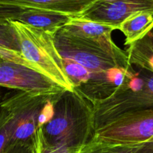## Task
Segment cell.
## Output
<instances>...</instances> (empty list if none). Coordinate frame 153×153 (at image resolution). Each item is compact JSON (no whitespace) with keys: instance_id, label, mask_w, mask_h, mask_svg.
<instances>
[{"instance_id":"10","label":"cell","mask_w":153,"mask_h":153,"mask_svg":"<svg viewBox=\"0 0 153 153\" xmlns=\"http://www.w3.org/2000/svg\"><path fill=\"white\" fill-rule=\"evenodd\" d=\"M136 70L114 67L91 76L87 83L74 89L91 103L110 98L128 88Z\"/></svg>"},{"instance_id":"1","label":"cell","mask_w":153,"mask_h":153,"mask_svg":"<svg viewBox=\"0 0 153 153\" xmlns=\"http://www.w3.org/2000/svg\"><path fill=\"white\" fill-rule=\"evenodd\" d=\"M39 128L44 143L80 149L93 136V106L75 89L63 90L56 98L53 117Z\"/></svg>"},{"instance_id":"4","label":"cell","mask_w":153,"mask_h":153,"mask_svg":"<svg viewBox=\"0 0 153 153\" xmlns=\"http://www.w3.org/2000/svg\"><path fill=\"white\" fill-rule=\"evenodd\" d=\"M140 69L143 80L137 88L125 89L107 99L92 103L95 130L123 113L153 108V73Z\"/></svg>"},{"instance_id":"20","label":"cell","mask_w":153,"mask_h":153,"mask_svg":"<svg viewBox=\"0 0 153 153\" xmlns=\"http://www.w3.org/2000/svg\"><path fill=\"white\" fill-rule=\"evenodd\" d=\"M38 150H39V153H77L80 149L65 146H50L44 143L41 139V131L39 128Z\"/></svg>"},{"instance_id":"12","label":"cell","mask_w":153,"mask_h":153,"mask_svg":"<svg viewBox=\"0 0 153 153\" xmlns=\"http://www.w3.org/2000/svg\"><path fill=\"white\" fill-rule=\"evenodd\" d=\"M73 17L63 13L37 8H19L14 20L56 33L65 26Z\"/></svg>"},{"instance_id":"21","label":"cell","mask_w":153,"mask_h":153,"mask_svg":"<svg viewBox=\"0 0 153 153\" xmlns=\"http://www.w3.org/2000/svg\"><path fill=\"white\" fill-rule=\"evenodd\" d=\"M135 153H153V141L143 143Z\"/></svg>"},{"instance_id":"6","label":"cell","mask_w":153,"mask_h":153,"mask_svg":"<svg viewBox=\"0 0 153 153\" xmlns=\"http://www.w3.org/2000/svg\"><path fill=\"white\" fill-rule=\"evenodd\" d=\"M54 43L62 58L76 62L92 75L120 67L104 51L83 38L68 33L62 28L54 34Z\"/></svg>"},{"instance_id":"22","label":"cell","mask_w":153,"mask_h":153,"mask_svg":"<svg viewBox=\"0 0 153 153\" xmlns=\"http://www.w3.org/2000/svg\"><path fill=\"white\" fill-rule=\"evenodd\" d=\"M6 8L4 5H0V23H4L5 22V16Z\"/></svg>"},{"instance_id":"15","label":"cell","mask_w":153,"mask_h":153,"mask_svg":"<svg viewBox=\"0 0 153 153\" xmlns=\"http://www.w3.org/2000/svg\"><path fill=\"white\" fill-rule=\"evenodd\" d=\"M20 53L18 38L13 26L9 21L0 23V58L15 62L20 57Z\"/></svg>"},{"instance_id":"8","label":"cell","mask_w":153,"mask_h":153,"mask_svg":"<svg viewBox=\"0 0 153 153\" xmlns=\"http://www.w3.org/2000/svg\"><path fill=\"white\" fill-rule=\"evenodd\" d=\"M62 29L104 51L120 67L128 70L134 69V66L129 63L127 52L119 48L112 39V32L117 30L115 26L75 17H72Z\"/></svg>"},{"instance_id":"13","label":"cell","mask_w":153,"mask_h":153,"mask_svg":"<svg viewBox=\"0 0 153 153\" xmlns=\"http://www.w3.org/2000/svg\"><path fill=\"white\" fill-rule=\"evenodd\" d=\"M118 30L126 37V46L135 43L153 30V11L137 13L128 17L119 26Z\"/></svg>"},{"instance_id":"2","label":"cell","mask_w":153,"mask_h":153,"mask_svg":"<svg viewBox=\"0 0 153 153\" xmlns=\"http://www.w3.org/2000/svg\"><path fill=\"white\" fill-rule=\"evenodd\" d=\"M15 30L23 58L65 90H74L68 78L62 57L54 43V34L26 25L17 20H8Z\"/></svg>"},{"instance_id":"3","label":"cell","mask_w":153,"mask_h":153,"mask_svg":"<svg viewBox=\"0 0 153 153\" xmlns=\"http://www.w3.org/2000/svg\"><path fill=\"white\" fill-rule=\"evenodd\" d=\"M153 138V108L123 113L94 131L92 140L111 144H136Z\"/></svg>"},{"instance_id":"23","label":"cell","mask_w":153,"mask_h":153,"mask_svg":"<svg viewBox=\"0 0 153 153\" xmlns=\"http://www.w3.org/2000/svg\"><path fill=\"white\" fill-rule=\"evenodd\" d=\"M152 140V141H153V138H152V140ZM151 140H150V141H151Z\"/></svg>"},{"instance_id":"9","label":"cell","mask_w":153,"mask_h":153,"mask_svg":"<svg viewBox=\"0 0 153 153\" xmlns=\"http://www.w3.org/2000/svg\"><path fill=\"white\" fill-rule=\"evenodd\" d=\"M153 11V0H97L79 17L118 27L135 14Z\"/></svg>"},{"instance_id":"16","label":"cell","mask_w":153,"mask_h":153,"mask_svg":"<svg viewBox=\"0 0 153 153\" xmlns=\"http://www.w3.org/2000/svg\"><path fill=\"white\" fill-rule=\"evenodd\" d=\"M143 143L111 144L90 140L77 153H135Z\"/></svg>"},{"instance_id":"19","label":"cell","mask_w":153,"mask_h":153,"mask_svg":"<svg viewBox=\"0 0 153 153\" xmlns=\"http://www.w3.org/2000/svg\"><path fill=\"white\" fill-rule=\"evenodd\" d=\"M38 143H39V128L37 131L33 144L17 143L10 145L7 147L5 153H39Z\"/></svg>"},{"instance_id":"7","label":"cell","mask_w":153,"mask_h":153,"mask_svg":"<svg viewBox=\"0 0 153 153\" xmlns=\"http://www.w3.org/2000/svg\"><path fill=\"white\" fill-rule=\"evenodd\" d=\"M0 86L33 95H55L65 90L42 72L1 58Z\"/></svg>"},{"instance_id":"14","label":"cell","mask_w":153,"mask_h":153,"mask_svg":"<svg viewBox=\"0 0 153 153\" xmlns=\"http://www.w3.org/2000/svg\"><path fill=\"white\" fill-rule=\"evenodd\" d=\"M129 63L138 68L145 69L153 73V32L135 43L126 50Z\"/></svg>"},{"instance_id":"11","label":"cell","mask_w":153,"mask_h":153,"mask_svg":"<svg viewBox=\"0 0 153 153\" xmlns=\"http://www.w3.org/2000/svg\"><path fill=\"white\" fill-rule=\"evenodd\" d=\"M97 0H0V5L56 11L75 17Z\"/></svg>"},{"instance_id":"18","label":"cell","mask_w":153,"mask_h":153,"mask_svg":"<svg viewBox=\"0 0 153 153\" xmlns=\"http://www.w3.org/2000/svg\"><path fill=\"white\" fill-rule=\"evenodd\" d=\"M13 126L11 113L0 107V153H5L9 143Z\"/></svg>"},{"instance_id":"5","label":"cell","mask_w":153,"mask_h":153,"mask_svg":"<svg viewBox=\"0 0 153 153\" xmlns=\"http://www.w3.org/2000/svg\"><path fill=\"white\" fill-rule=\"evenodd\" d=\"M51 95H33L18 91L2 100L0 107L11 113L13 117L12 131L8 146L34 143L38 129V117L42 107Z\"/></svg>"},{"instance_id":"17","label":"cell","mask_w":153,"mask_h":153,"mask_svg":"<svg viewBox=\"0 0 153 153\" xmlns=\"http://www.w3.org/2000/svg\"><path fill=\"white\" fill-rule=\"evenodd\" d=\"M65 71L74 89L87 83L91 78L90 72L76 62L70 59L62 58Z\"/></svg>"}]
</instances>
